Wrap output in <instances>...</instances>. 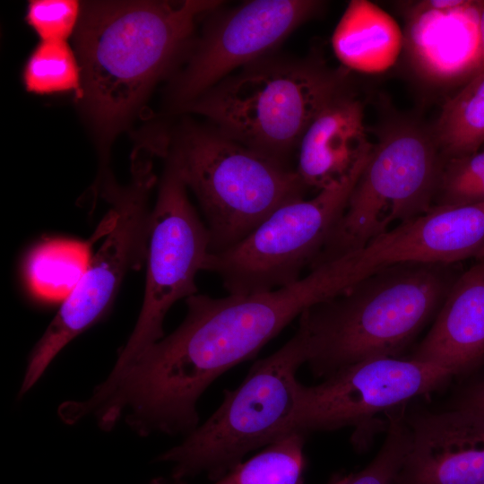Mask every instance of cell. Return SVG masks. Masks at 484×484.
<instances>
[{"instance_id":"1","label":"cell","mask_w":484,"mask_h":484,"mask_svg":"<svg viewBox=\"0 0 484 484\" xmlns=\"http://www.w3.org/2000/svg\"><path fill=\"white\" fill-rule=\"evenodd\" d=\"M320 301L308 273L271 291L187 298L174 332L113 368L103 385L108 410L143 436L188 435L198 427L197 402L210 385Z\"/></svg>"},{"instance_id":"2","label":"cell","mask_w":484,"mask_h":484,"mask_svg":"<svg viewBox=\"0 0 484 484\" xmlns=\"http://www.w3.org/2000/svg\"><path fill=\"white\" fill-rule=\"evenodd\" d=\"M217 0L97 1L82 4L75 30L78 98L90 121L112 137L189 42Z\"/></svg>"},{"instance_id":"3","label":"cell","mask_w":484,"mask_h":484,"mask_svg":"<svg viewBox=\"0 0 484 484\" xmlns=\"http://www.w3.org/2000/svg\"><path fill=\"white\" fill-rule=\"evenodd\" d=\"M454 264H395L307 308L298 328L312 374L325 378L364 360L401 358L436 317L459 276Z\"/></svg>"},{"instance_id":"4","label":"cell","mask_w":484,"mask_h":484,"mask_svg":"<svg viewBox=\"0 0 484 484\" xmlns=\"http://www.w3.org/2000/svg\"><path fill=\"white\" fill-rule=\"evenodd\" d=\"M345 89L343 74L314 59L267 56L237 70L181 109L284 164L318 111Z\"/></svg>"},{"instance_id":"5","label":"cell","mask_w":484,"mask_h":484,"mask_svg":"<svg viewBox=\"0 0 484 484\" xmlns=\"http://www.w3.org/2000/svg\"><path fill=\"white\" fill-rule=\"evenodd\" d=\"M307 360L301 330L279 350L254 363L242 383L223 391L211 417L155 462L171 466L170 477L185 480L205 475L213 482L252 451L288 436L301 383L298 369Z\"/></svg>"},{"instance_id":"6","label":"cell","mask_w":484,"mask_h":484,"mask_svg":"<svg viewBox=\"0 0 484 484\" xmlns=\"http://www.w3.org/2000/svg\"><path fill=\"white\" fill-rule=\"evenodd\" d=\"M169 154L199 202L211 254L237 245L276 209L304 198L307 190L290 165L214 126L187 127Z\"/></svg>"},{"instance_id":"7","label":"cell","mask_w":484,"mask_h":484,"mask_svg":"<svg viewBox=\"0 0 484 484\" xmlns=\"http://www.w3.org/2000/svg\"><path fill=\"white\" fill-rule=\"evenodd\" d=\"M151 158L134 152L130 184L120 187L110 181L104 186L102 194L111 204L108 233L33 348L20 395L38 382L72 340L103 315L127 272L139 269L146 261L151 212L149 197L157 178Z\"/></svg>"},{"instance_id":"8","label":"cell","mask_w":484,"mask_h":484,"mask_svg":"<svg viewBox=\"0 0 484 484\" xmlns=\"http://www.w3.org/2000/svg\"><path fill=\"white\" fill-rule=\"evenodd\" d=\"M444 162L432 133L408 124L384 133L310 268L428 213L434 207Z\"/></svg>"},{"instance_id":"9","label":"cell","mask_w":484,"mask_h":484,"mask_svg":"<svg viewBox=\"0 0 484 484\" xmlns=\"http://www.w3.org/2000/svg\"><path fill=\"white\" fill-rule=\"evenodd\" d=\"M371 151L341 181L280 206L239 243L210 254L205 271L216 273L229 294L271 291L298 281L341 218Z\"/></svg>"},{"instance_id":"10","label":"cell","mask_w":484,"mask_h":484,"mask_svg":"<svg viewBox=\"0 0 484 484\" xmlns=\"http://www.w3.org/2000/svg\"><path fill=\"white\" fill-rule=\"evenodd\" d=\"M454 378L445 368L410 358H378L344 367L315 385H300L288 435L353 428L351 444L366 450L374 434L386 430L379 419L410 401L429 395Z\"/></svg>"},{"instance_id":"11","label":"cell","mask_w":484,"mask_h":484,"mask_svg":"<svg viewBox=\"0 0 484 484\" xmlns=\"http://www.w3.org/2000/svg\"><path fill=\"white\" fill-rule=\"evenodd\" d=\"M151 212L147 273L143 306L114 367H120L164 337L171 307L198 293L195 277L205 271L210 234L192 205L177 165L168 154Z\"/></svg>"},{"instance_id":"12","label":"cell","mask_w":484,"mask_h":484,"mask_svg":"<svg viewBox=\"0 0 484 484\" xmlns=\"http://www.w3.org/2000/svg\"><path fill=\"white\" fill-rule=\"evenodd\" d=\"M322 2L253 0L214 11L177 79L172 97L181 108L241 67L267 56Z\"/></svg>"},{"instance_id":"13","label":"cell","mask_w":484,"mask_h":484,"mask_svg":"<svg viewBox=\"0 0 484 484\" xmlns=\"http://www.w3.org/2000/svg\"><path fill=\"white\" fill-rule=\"evenodd\" d=\"M405 419L411 444L395 484H484V418L449 408Z\"/></svg>"},{"instance_id":"14","label":"cell","mask_w":484,"mask_h":484,"mask_svg":"<svg viewBox=\"0 0 484 484\" xmlns=\"http://www.w3.org/2000/svg\"><path fill=\"white\" fill-rule=\"evenodd\" d=\"M484 1L427 0L409 9L403 44L416 71L445 83L475 74Z\"/></svg>"},{"instance_id":"15","label":"cell","mask_w":484,"mask_h":484,"mask_svg":"<svg viewBox=\"0 0 484 484\" xmlns=\"http://www.w3.org/2000/svg\"><path fill=\"white\" fill-rule=\"evenodd\" d=\"M364 107L343 89L315 115L298 148L295 170L305 186L319 192L350 175L372 151Z\"/></svg>"},{"instance_id":"16","label":"cell","mask_w":484,"mask_h":484,"mask_svg":"<svg viewBox=\"0 0 484 484\" xmlns=\"http://www.w3.org/2000/svg\"><path fill=\"white\" fill-rule=\"evenodd\" d=\"M410 359L442 367L454 377L484 363V254L459 274Z\"/></svg>"},{"instance_id":"17","label":"cell","mask_w":484,"mask_h":484,"mask_svg":"<svg viewBox=\"0 0 484 484\" xmlns=\"http://www.w3.org/2000/svg\"><path fill=\"white\" fill-rule=\"evenodd\" d=\"M332 46L347 68L376 73L396 62L403 33L385 11L367 0H352L336 25Z\"/></svg>"},{"instance_id":"18","label":"cell","mask_w":484,"mask_h":484,"mask_svg":"<svg viewBox=\"0 0 484 484\" xmlns=\"http://www.w3.org/2000/svg\"><path fill=\"white\" fill-rule=\"evenodd\" d=\"M88 242L55 238L39 244L26 263V281L39 299L62 302L76 287L91 260Z\"/></svg>"},{"instance_id":"19","label":"cell","mask_w":484,"mask_h":484,"mask_svg":"<svg viewBox=\"0 0 484 484\" xmlns=\"http://www.w3.org/2000/svg\"><path fill=\"white\" fill-rule=\"evenodd\" d=\"M432 134L444 160L480 151L484 144V71L444 105Z\"/></svg>"},{"instance_id":"20","label":"cell","mask_w":484,"mask_h":484,"mask_svg":"<svg viewBox=\"0 0 484 484\" xmlns=\"http://www.w3.org/2000/svg\"><path fill=\"white\" fill-rule=\"evenodd\" d=\"M306 436L291 433L280 438L213 484H304ZM171 480L173 484H186L185 480Z\"/></svg>"},{"instance_id":"21","label":"cell","mask_w":484,"mask_h":484,"mask_svg":"<svg viewBox=\"0 0 484 484\" xmlns=\"http://www.w3.org/2000/svg\"><path fill=\"white\" fill-rule=\"evenodd\" d=\"M25 89L35 94L75 92L81 95V69L76 54L66 41L43 40L23 69Z\"/></svg>"},{"instance_id":"22","label":"cell","mask_w":484,"mask_h":484,"mask_svg":"<svg viewBox=\"0 0 484 484\" xmlns=\"http://www.w3.org/2000/svg\"><path fill=\"white\" fill-rule=\"evenodd\" d=\"M405 408H398L387 415L388 426L383 445L365 468L355 472L335 473L327 484H395L411 444Z\"/></svg>"},{"instance_id":"23","label":"cell","mask_w":484,"mask_h":484,"mask_svg":"<svg viewBox=\"0 0 484 484\" xmlns=\"http://www.w3.org/2000/svg\"><path fill=\"white\" fill-rule=\"evenodd\" d=\"M484 203V150L445 160L434 206Z\"/></svg>"},{"instance_id":"24","label":"cell","mask_w":484,"mask_h":484,"mask_svg":"<svg viewBox=\"0 0 484 484\" xmlns=\"http://www.w3.org/2000/svg\"><path fill=\"white\" fill-rule=\"evenodd\" d=\"M82 6L75 0H32L26 21L43 40H64L76 30Z\"/></svg>"},{"instance_id":"25","label":"cell","mask_w":484,"mask_h":484,"mask_svg":"<svg viewBox=\"0 0 484 484\" xmlns=\"http://www.w3.org/2000/svg\"><path fill=\"white\" fill-rule=\"evenodd\" d=\"M452 408L466 410L484 418V380L466 387Z\"/></svg>"},{"instance_id":"26","label":"cell","mask_w":484,"mask_h":484,"mask_svg":"<svg viewBox=\"0 0 484 484\" xmlns=\"http://www.w3.org/2000/svg\"><path fill=\"white\" fill-rule=\"evenodd\" d=\"M481 71H484V4L481 8L479 21V58L475 74Z\"/></svg>"},{"instance_id":"27","label":"cell","mask_w":484,"mask_h":484,"mask_svg":"<svg viewBox=\"0 0 484 484\" xmlns=\"http://www.w3.org/2000/svg\"><path fill=\"white\" fill-rule=\"evenodd\" d=\"M148 484H173L171 478L160 477L151 480Z\"/></svg>"}]
</instances>
